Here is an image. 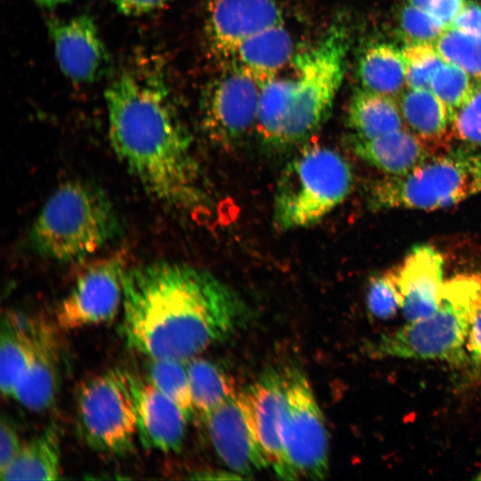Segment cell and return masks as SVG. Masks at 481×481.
I'll list each match as a JSON object with an SVG mask.
<instances>
[{"label":"cell","mask_w":481,"mask_h":481,"mask_svg":"<svg viewBox=\"0 0 481 481\" xmlns=\"http://www.w3.org/2000/svg\"><path fill=\"white\" fill-rule=\"evenodd\" d=\"M121 334L149 359L187 362L243 328L250 310L203 269L157 261L127 270Z\"/></svg>","instance_id":"6da1fadb"},{"label":"cell","mask_w":481,"mask_h":481,"mask_svg":"<svg viewBox=\"0 0 481 481\" xmlns=\"http://www.w3.org/2000/svg\"><path fill=\"white\" fill-rule=\"evenodd\" d=\"M111 146L151 196L180 209L204 202L190 134L162 69L149 61L125 69L105 92Z\"/></svg>","instance_id":"7a4b0ae2"},{"label":"cell","mask_w":481,"mask_h":481,"mask_svg":"<svg viewBox=\"0 0 481 481\" xmlns=\"http://www.w3.org/2000/svg\"><path fill=\"white\" fill-rule=\"evenodd\" d=\"M113 205L98 186L69 181L45 202L29 232L30 244L42 257L75 262L94 254L118 233Z\"/></svg>","instance_id":"3957f363"},{"label":"cell","mask_w":481,"mask_h":481,"mask_svg":"<svg viewBox=\"0 0 481 481\" xmlns=\"http://www.w3.org/2000/svg\"><path fill=\"white\" fill-rule=\"evenodd\" d=\"M481 291V275H457L444 281L437 309L429 316L383 334L371 346L376 357L441 360L462 363L464 345L475 303Z\"/></svg>","instance_id":"277c9868"},{"label":"cell","mask_w":481,"mask_h":481,"mask_svg":"<svg viewBox=\"0 0 481 481\" xmlns=\"http://www.w3.org/2000/svg\"><path fill=\"white\" fill-rule=\"evenodd\" d=\"M481 193V151L463 146L433 155L400 175H386L373 183L374 209L435 210Z\"/></svg>","instance_id":"5b68a950"},{"label":"cell","mask_w":481,"mask_h":481,"mask_svg":"<svg viewBox=\"0 0 481 481\" xmlns=\"http://www.w3.org/2000/svg\"><path fill=\"white\" fill-rule=\"evenodd\" d=\"M352 185V169L341 155L322 146L305 150L278 181L273 225L289 231L320 222L346 199Z\"/></svg>","instance_id":"8992f818"},{"label":"cell","mask_w":481,"mask_h":481,"mask_svg":"<svg viewBox=\"0 0 481 481\" xmlns=\"http://www.w3.org/2000/svg\"><path fill=\"white\" fill-rule=\"evenodd\" d=\"M347 46L346 29L335 24L296 57L288 110L276 149L301 143L327 118L344 77Z\"/></svg>","instance_id":"52a82bcc"},{"label":"cell","mask_w":481,"mask_h":481,"mask_svg":"<svg viewBox=\"0 0 481 481\" xmlns=\"http://www.w3.org/2000/svg\"><path fill=\"white\" fill-rule=\"evenodd\" d=\"M79 432L93 449L124 454L137 435L135 375L114 368L84 382L77 393Z\"/></svg>","instance_id":"ba28073f"},{"label":"cell","mask_w":481,"mask_h":481,"mask_svg":"<svg viewBox=\"0 0 481 481\" xmlns=\"http://www.w3.org/2000/svg\"><path fill=\"white\" fill-rule=\"evenodd\" d=\"M286 408L281 429L283 479H322L329 472V436L323 413L306 374L284 371Z\"/></svg>","instance_id":"9c48e42d"},{"label":"cell","mask_w":481,"mask_h":481,"mask_svg":"<svg viewBox=\"0 0 481 481\" xmlns=\"http://www.w3.org/2000/svg\"><path fill=\"white\" fill-rule=\"evenodd\" d=\"M126 272L122 254L90 264L60 304L58 325L74 330L110 322L123 304Z\"/></svg>","instance_id":"30bf717a"},{"label":"cell","mask_w":481,"mask_h":481,"mask_svg":"<svg viewBox=\"0 0 481 481\" xmlns=\"http://www.w3.org/2000/svg\"><path fill=\"white\" fill-rule=\"evenodd\" d=\"M261 87L236 68L215 83L204 109V126L211 139L231 146L255 126Z\"/></svg>","instance_id":"8fae6325"},{"label":"cell","mask_w":481,"mask_h":481,"mask_svg":"<svg viewBox=\"0 0 481 481\" xmlns=\"http://www.w3.org/2000/svg\"><path fill=\"white\" fill-rule=\"evenodd\" d=\"M236 397L252 436L279 477L282 469L281 429L287 402L284 372L266 371Z\"/></svg>","instance_id":"7c38bea8"},{"label":"cell","mask_w":481,"mask_h":481,"mask_svg":"<svg viewBox=\"0 0 481 481\" xmlns=\"http://www.w3.org/2000/svg\"><path fill=\"white\" fill-rule=\"evenodd\" d=\"M48 27L58 64L68 78L86 85L104 75L109 55L91 16L52 20Z\"/></svg>","instance_id":"4fadbf2b"},{"label":"cell","mask_w":481,"mask_h":481,"mask_svg":"<svg viewBox=\"0 0 481 481\" xmlns=\"http://www.w3.org/2000/svg\"><path fill=\"white\" fill-rule=\"evenodd\" d=\"M283 22L275 0H214L208 10L207 31L214 52L230 60L246 39Z\"/></svg>","instance_id":"5bb4252c"},{"label":"cell","mask_w":481,"mask_h":481,"mask_svg":"<svg viewBox=\"0 0 481 481\" xmlns=\"http://www.w3.org/2000/svg\"><path fill=\"white\" fill-rule=\"evenodd\" d=\"M236 395L215 409L204 420L213 445L222 461L235 474L249 477L270 466V463L252 436Z\"/></svg>","instance_id":"9a60e30c"},{"label":"cell","mask_w":481,"mask_h":481,"mask_svg":"<svg viewBox=\"0 0 481 481\" xmlns=\"http://www.w3.org/2000/svg\"><path fill=\"white\" fill-rule=\"evenodd\" d=\"M407 322L431 315L438 307L444 287V259L433 247H414L395 268Z\"/></svg>","instance_id":"2e32d148"},{"label":"cell","mask_w":481,"mask_h":481,"mask_svg":"<svg viewBox=\"0 0 481 481\" xmlns=\"http://www.w3.org/2000/svg\"><path fill=\"white\" fill-rule=\"evenodd\" d=\"M137 436L151 450L177 452L183 445L189 420L179 406L147 378L135 376Z\"/></svg>","instance_id":"e0dca14e"},{"label":"cell","mask_w":481,"mask_h":481,"mask_svg":"<svg viewBox=\"0 0 481 481\" xmlns=\"http://www.w3.org/2000/svg\"><path fill=\"white\" fill-rule=\"evenodd\" d=\"M58 360V341L53 328L47 322L34 318L32 356L12 398L31 411L47 409L57 392Z\"/></svg>","instance_id":"ac0fdd59"},{"label":"cell","mask_w":481,"mask_h":481,"mask_svg":"<svg viewBox=\"0 0 481 481\" xmlns=\"http://www.w3.org/2000/svg\"><path fill=\"white\" fill-rule=\"evenodd\" d=\"M354 153L387 175L406 174L433 156L427 141L404 128L373 138L353 136Z\"/></svg>","instance_id":"d6986e66"},{"label":"cell","mask_w":481,"mask_h":481,"mask_svg":"<svg viewBox=\"0 0 481 481\" xmlns=\"http://www.w3.org/2000/svg\"><path fill=\"white\" fill-rule=\"evenodd\" d=\"M292 37L284 22L269 27L246 39L230 61L236 68L263 85L278 76L290 60Z\"/></svg>","instance_id":"ffe728a7"},{"label":"cell","mask_w":481,"mask_h":481,"mask_svg":"<svg viewBox=\"0 0 481 481\" xmlns=\"http://www.w3.org/2000/svg\"><path fill=\"white\" fill-rule=\"evenodd\" d=\"M0 388L2 395L12 397L34 347V318L7 312L1 322Z\"/></svg>","instance_id":"44dd1931"},{"label":"cell","mask_w":481,"mask_h":481,"mask_svg":"<svg viewBox=\"0 0 481 481\" xmlns=\"http://www.w3.org/2000/svg\"><path fill=\"white\" fill-rule=\"evenodd\" d=\"M61 475L60 436L55 428L22 444L14 458L0 470L1 480H56Z\"/></svg>","instance_id":"7402d4cb"},{"label":"cell","mask_w":481,"mask_h":481,"mask_svg":"<svg viewBox=\"0 0 481 481\" xmlns=\"http://www.w3.org/2000/svg\"><path fill=\"white\" fill-rule=\"evenodd\" d=\"M348 125L353 136L373 138L403 128L400 107L390 95L357 91L348 108Z\"/></svg>","instance_id":"603a6c76"},{"label":"cell","mask_w":481,"mask_h":481,"mask_svg":"<svg viewBox=\"0 0 481 481\" xmlns=\"http://www.w3.org/2000/svg\"><path fill=\"white\" fill-rule=\"evenodd\" d=\"M357 72L364 89L390 96L398 94L406 83L402 50L385 43L363 51Z\"/></svg>","instance_id":"cb8c5ba5"},{"label":"cell","mask_w":481,"mask_h":481,"mask_svg":"<svg viewBox=\"0 0 481 481\" xmlns=\"http://www.w3.org/2000/svg\"><path fill=\"white\" fill-rule=\"evenodd\" d=\"M400 110L412 131L425 141L440 138L451 122L447 106L430 88H410L401 98Z\"/></svg>","instance_id":"d4e9b609"},{"label":"cell","mask_w":481,"mask_h":481,"mask_svg":"<svg viewBox=\"0 0 481 481\" xmlns=\"http://www.w3.org/2000/svg\"><path fill=\"white\" fill-rule=\"evenodd\" d=\"M194 410L205 418L236 395L234 382L221 367L202 358L186 362Z\"/></svg>","instance_id":"484cf974"},{"label":"cell","mask_w":481,"mask_h":481,"mask_svg":"<svg viewBox=\"0 0 481 481\" xmlns=\"http://www.w3.org/2000/svg\"><path fill=\"white\" fill-rule=\"evenodd\" d=\"M162 394L175 403L188 419L193 414L186 362L150 359L146 377Z\"/></svg>","instance_id":"4316f807"},{"label":"cell","mask_w":481,"mask_h":481,"mask_svg":"<svg viewBox=\"0 0 481 481\" xmlns=\"http://www.w3.org/2000/svg\"><path fill=\"white\" fill-rule=\"evenodd\" d=\"M441 58L481 81V37L446 28L434 42Z\"/></svg>","instance_id":"83f0119b"},{"label":"cell","mask_w":481,"mask_h":481,"mask_svg":"<svg viewBox=\"0 0 481 481\" xmlns=\"http://www.w3.org/2000/svg\"><path fill=\"white\" fill-rule=\"evenodd\" d=\"M402 53L407 86L412 89L429 88L433 76L444 62L434 44H408Z\"/></svg>","instance_id":"f1b7e54d"},{"label":"cell","mask_w":481,"mask_h":481,"mask_svg":"<svg viewBox=\"0 0 481 481\" xmlns=\"http://www.w3.org/2000/svg\"><path fill=\"white\" fill-rule=\"evenodd\" d=\"M473 86L467 72L444 61L433 76L429 88L447 106L452 120L453 113L469 98Z\"/></svg>","instance_id":"f546056e"},{"label":"cell","mask_w":481,"mask_h":481,"mask_svg":"<svg viewBox=\"0 0 481 481\" xmlns=\"http://www.w3.org/2000/svg\"><path fill=\"white\" fill-rule=\"evenodd\" d=\"M366 305L371 314L387 320L403 306V297L397 282L396 270L391 269L370 280Z\"/></svg>","instance_id":"4dcf8cb0"},{"label":"cell","mask_w":481,"mask_h":481,"mask_svg":"<svg viewBox=\"0 0 481 481\" xmlns=\"http://www.w3.org/2000/svg\"><path fill=\"white\" fill-rule=\"evenodd\" d=\"M477 82L451 120L456 137L471 146H481V81Z\"/></svg>","instance_id":"1f68e13d"},{"label":"cell","mask_w":481,"mask_h":481,"mask_svg":"<svg viewBox=\"0 0 481 481\" xmlns=\"http://www.w3.org/2000/svg\"><path fill=\"white\" fill-rule=\"evenodd\" d=\"M399 23L401 31L409 44H434L446 29L428 11L412 5H407L402 10Z\"/></svg>","instance_id":"d6a6232c"},{"label":"cell","mask_w":481,"mask_h":481,"mask_svg":"<svg viewBox=\"0 0 481 481\" xmlns=\"http://www.w3.org/2000/svg\"><path fill=\"white\" fill-rule=\"evenodd\" d=\"M22 444L13 424L2 417L0 424V470L17 454Z\"/></svg>","instance_id":"836d02e7"},{"label":"cell","mask_w":481,"mask_h":481,"mask_svg":"<svg viewBox=\"0 0 481 481\" xmlns=\"http://www.w3.org/2000/svg\"><path fill=\"white\" fill-rule=\"evenodd\" d=\"M466 346L470 359L476 365L481 366V291L471 314Z\"/></svg>","instance_id":"e575fe53"},{"label":"cell","mask_w":481,"mask_h":481,"mask_svg":"<svg viewBox=\"0 0 481 481\" xmlns=\"http://www.w3.org/2000/svg\"><path fill=\"white\" fill-rule=\"evenodd\" d=\"M449 27L481 37V5L474 3L466 4Z\"/></svg>","instance_id":"d590c367"},{"label":"cell","mask_w":481,"mask_h":481,"mask_svg":"<svg viewBox=\"0 0 481 481\" xmlns=\"http://www.w3.org/2000/svg\"><path fill=\"white\" fill-rule=\"evenodd\" d=\"M172 0H110L117 10L127 16H138L158 10Z\"/></svg>","instance_id":"8d00e7d4"},{"label":"cell","mask_w":481,"mask_h":481,"mask_svg":"<svg viewBox=\"0 0 481 481\" xmlns=\"http://www.w3.org/2000/svg\"><path fill=\"white\" fill-rule=\"evenodd\" d=\"M465 4L464 0H431L428 12L448 28Z\"/></svg>","instance_id":"74e56055"},{"label":"cell","mask_w":481,"mask_h":481,"mask_svg":"<svg viewBox=\"0 0 481 481\" xmlns=\"http://www.w3.org/2000/svg\"><path fill=\"white\" fill-rule=\"evenodd\" d=\"M409 5L428 11L431 0H407Z\"/></svg>","instance_id":"f35d334b"},{"label":"cell","mask_w":481,"mask_h":481,"mask_svg":"<svg viewBox=\"0 0 481 481\" xmlns=\"http://www.w3.org/2000/svg\"><path fill=\"white\" fill-rule=\"evenodd\" d=\"M37 4L44 7H53L70 0H35Z\"/></svg>","instance_id":"ab89813d"},{"label":"cell","mask_w":481,"mask_h":481,"mask_svg":"<svg viewBox=\"0 0 481 481\" xmlns=\"http://www.w3.org/2000/svg\"><path fill=\"white\" fill-rule=\"evenodd\" d=\"M477 479L481 480V473L480 475L477 477Z\"/></svg>","instance_id":"60d3db41"}]
</instances>
